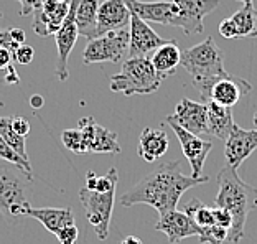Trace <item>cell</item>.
<instances>
[{
    "instance_id": "obj_1",
    "label": "cell",
    "mask_w": 257,
    "mask_h": 244,
    "mask_svg": "<svg viewBox=\"0 0 257 244\" xmlns=\"http://www.w3.org/2000/svg\"><path fill=\"white\" fill-rule=\"evenodd\" d=\"M209 182L208 177H191L182 172L180 160L165 162L140 178L134 187L120 196L122 206L149 205L162 214L177 210L182 195L193 187Z\"/></svg>"
},
{
    "instance_id": "obj_2",
    "label": "cell",
    "mask_w": 257,
    "mask_h": 244,
    "mask_svg": "<svg viewBox=\"0 0 257 244\" xmlns=\"http://www.w3.org/2000/svg\"><path fill=\"white\" fill-rule=\"evenodd\" d=\"M216 206L224 208L232 216V228L229 229L227 241L239 244L246 234V223L250 211L257 208V188L242 182L237 170L229 165L223 167L218 173V195Z\"/></svg>"
},
{
    "instance_id": "obj_3",
    "label": "cell",
    "mask_w": 257,
    "mask_h": 244,
    "mask_svg": "<svg viewBox=\"0 0 257 244\" xmlns=\"http://www.w3.org/2000/svg\"><path fill=\"white\" fill-rule=\"evenodd\" d=\"M32 182L30 172L9 162L0 164V214L9 228H14L22 218H27Z\"/></svg>"
},
{
    "instance_id": "obj_4",
    "label": "cell",
    "mask_w": 257,
    "mask_h": 244,
    "mask_svg": "<svg viewBox=\"0 0 257 244\" xmlns=\"http://www.w3.org/2000/svg\"><path fill=\"white\" fill-rule=\"evenodd\" d=\"M163 79L165 76L154 68L150 58H127L120 71L110 76V91L124 92L127 97L134 94H152L160 88Z\"/></svg>"
},
{
    "instance_id": "obj_5",
    "label": "cell",
    "mask_w": 257,
    "mask_h": 244,
    "mask_svg": "<svg viewBox=\"0 0 257 244\" xmlns=\"http://www.w3.org/2000/svg\"><path fill=\"white\" fill-rule=\"evenodd\" d=\"M180 65L186 69V73L191 74L193 84L221 76V74L226 73L224 53L216 45L213 37H208L204 42L182 51Z\"/></svg>"
},
{
    "instance_id": "obj_6",
    "label": "cell",
    "mask_w": 257,
    "mask_h": 244,
    "mask_svg": "<svg viewBox=\"0 0 257 244\" xmlns=\"http://www.w3.org/2000/svg\"><path fill=\"white\" fill-rule=\"evenodd\" d=\"M200 92L201 99L206 102H216L223 107H234L236 104L241 101L242 96L249 94L252 91L249 81L231 76L229 73H224L221 76L211 78L208 81H201V83L193 84Z\"/></svg>"
},
{
    "instance_id": "obj_7",
    "label": "cell",
    "mask_w": 257,
    "mask_h": 244,
    "mask_svg": "<svg viewBox=\"0 0 257 244\" xmlns=\"http://www.w3.org/2000/svg\"><path fill=\"white\" fill-rule=\"evenodd\" d=\"M128 55V30L120 28L101 37L87 40L83 51L84 65L92 63H119Z\"/></svg>"
},
{
    "instance_id": "obj_8",
    "label": "cell",
    "mask_w": 257,
    "mask_h": 244,
    "mask_svg": "<svg viewBox=\"0 0 257 244\" xmlns=\"http://www.w3.org/2000/svg\"><path fill=\"white\" fill-rule=\"evenodd\" d=\"M114 196L115 190L107 191V193H99V191L87 188L79 190V200L86 210V218L96 229V234L101 241L107 239L109 236L110 219H112L114 211Z\"/></svg>"
},
{
    "instance_id": "obj_9",
    "label": "cell",
    "mask_w": 257,
    "mask_h": 244,
    "mask_svg": "<svg viewBox=\"0 0 257 244\" xmlns=\"http://www.w3.org/2000/svg\"><path fill=\"white\" fill-rule=\"evenodd\" d=\"M81 0H69V10L61 23L60 30L55 33L58 60H56V76L60 81H66L68 73V60L69 55L76 45V40L79 37L78 23H76V9Z\"/></svg>"
},
{
    "instance_id": "obj_10",
    "label": "cell",
    "mask_w": 257,
    "mask_h": 244,
    "mask_svg": "<svg viewBox=\"0 0 257 244\" xmlns=\"http://www.w3.org/2000/svg\"><path fill=\"white\" fill-rule=\"evenodd\" d=\"M165 122L172 127L175 136H177L180 144H182L183 155L186 157V160H188V164L191 167V177H203L204 162H206V157L213 149L211 141L201 139L200 136H195V134L185 131L183 127H180L170 117H167Z\"/></svg>"
},
{
    "instance_id": "obj_11",
    "label": "cell",
    "mask_w": 257,
    "mask_h": 244,
    "mask_svg": "<svg viewBox=\"0 0 257 244\" xmlns=\"http://www.w3.org/2000/svg\"><path fill=\"white\" fill-rule=\"evenodd\" d=\"M78 129L83 134L84 150L94 154H119L120 145L117 134L109 131L107 127L99 126L92 117H83L79 120Z\"/></svg>"
},
{
    "instance_id": "obj_12",
    "label": "cell",
    "mask_w": 257,
    "mask_h": 244,
    "mask_svg": "<svg viewBox=\"0 0 257 244\" xmlns=\"http://www.w3.org/2000/svg\"><path fill=\"white\" fill-rule=\"evenodd\" d=\"M168 40L162 38L147 22L139 19L131 12V23H128V58L147 56L150 51H155L165 45Z\"/></svg>"
},
{
    "instance_id": "obj_13",
    "label": "cell",
    "mask_w": 257,
    "mask_h": 244,
    "mask_svg": "<svg viewBox=\"0 0 257 244\" xmlns=\"http://www.w3.org/2000/svg\"><path fill=\"white\" fill-rule=\"evenodd\" d=\"M178 7V28L186 35L204 32L203 19L219 5V0H172Z\"/></svg>"
},
{
    "instance_id": "obj_14",
    "label": "cell",
    "mask_w": 257,
    "mask_h": 244,
    "mask_svg": "<svg viewBox=\"0 0 257 244\" xmlns=\"http://www.w3.org/2000/svg\"><path fill=\"white\" fill-rule=\"evenodd\" d=\"M257 149V129H242L234 124L229 137L224 141V157L226 165L232 168L241 167L244 160L250 157V154Z\"/></svg>"
},
{
    "instance_id": "obj_15",
    "label": "cell",
    "mask_w": 257,
    "mask_h": 244,
    "mask_svg": "<svg viewBox=\"0 0 257 244\" xmlns=\"http://www.w3.org/2000/svg\"><path fill=\"white\" fill-rule=\"evenodd\" d=\"M168 117L195 136L208 134V104L195 102L188 97H183L175 107V112Z\"/></svg>"
},
{
    "instance_id": "obj_16",
    "label": "cell",
    "mask_w": 257,
    "mask_h": 244,
    "mask_svg": "<svg viewBox=\"0 0 257 244\" xmlns=\"http://www.w3.org/2000/svg\"><path fill=\"white\" fill-rule=\"evenodd\" d=\"M128 10L144 22L162 23V25L178 27V7L172 0L159 2H140V0H125Z\"/></svg>"
},
{
    "instance_id": "obj_17",
    "label": "cell",
    "mask_w": 257,
    "mask_h": 244,
    "mask_svg": "<svg viewBox=\"0 0 257 244\" xmlns=\"http://www.w3.org/2000/svg\"><path fill=\"white\" fill-rule=\"evenodd\" d=\"M155 229L165 234L168 242L172 244H178L186 237H198L201 234V228H198L188 214L177 210L162 214L159 221L155 223Z\"/></svg>"
},
{
    "instance_id": "obj_18",
    "label": "cell",
    "mask_w": 257,
    "mask_h": 244,
    "mask_svg": "<svg viewBox=\"0 0 257 244\" xmlns=\"http://www.w3.org/2000/svg\"><path fill=\"white\" fill-rule=\"evenodd\" d=\"M128 23H131V10L125 0H104L102 4H99L97 10L96 38L104 33L125 28Z\"/></svg>"
},
{
    "instance_id": "obj_19",
    "label": "cell",
    "mask_w": 257,
    "mask_h": 244,
    "mask_svg": "<svg viewBox=\"0 0 257 244\" xmlns=\"http://www.w3.org/2000/svg\"><path fill=\"white\" fill-rule=\"evenodd\" d=\"M27 216L37 219L51 234H58L63 228L74 226L76 219L71 208H28Z\"/></svg>"
},
{
    "instance_id": "obj_20",
    "label": "cell",
    "mask_w": 257,
    "mask_h": 244,
    "mask_svg": "<svg viewBox=\"0 0 257 244\" xmlns=\"http://www.w3.org/2000/svg\"><path fill=\"white\" fill-rule=\"evenodd\" d=\"M168 141L167 132H163L160 129H152V127H145L139 136V147L137 154L142 157L145 162H155L157 159H160L167 154Z\"/></svg>"
},
{
    "instance_id": "obj_21",
    "label": "cell",
    "mask_w": 257,
    "mask_h": 244,
    "mask_svg": "<svg viewBox=\"0 0 257 244\" xmlns=\"http://www.w3.org/2000/svg\"><path fill=\"white\" fill-rule=\"evenodd\" d=\"M208 104V136H213L219 141H226L234 127L231 107H223L216 102Z\"/></svg>"
},
{
    "instance_id": "obj_22",
    "label": "cell",
    "mask_w": 257,
    "mask_h": 244,
    "mask_svg": "<svg viewBox=\"0 0 257 244\" xmlns=\"http://www.w3.org/2000/svg\"><path fill=\"white\" fill-rule=\"evenodd\" d=\"M180 60H182V50L178 48L177 40H168L165 45L157 48L150 58L154 68L165 78L175 74L177 66L180 65Z\"/></svg>"
},
{
    "instance_id": "obj_23",
    "label": "cell",
    "mask_w": 257,
    "mask_h": 244,
    "mask_svg": "<svg viewBox=\"0 0 257 244\" xmlns=\"http://www.w3.org/2000/svg\"><path fill=\"white\" fill-rule=\"evenodd\" d=\"M99 0H81L76 9V23H78V32L87 40L96 38V27H97V10Z\"/></svg>"
},
{
    "instance_id": "obj_24",
    "label": "cell",
    "mask_w": 257,
    "mask_h": 244,
    "mask_svg": "<svg viewBox=\"0 0 257 244\" xmlns=\"http://www.w3.org/2000/svg\"><path fill=\"white\" fill-rule=\"evenodd\" d=\"M237 28L239 38H255L257 37V9L254 4H244L234 15H231Z\"/></svg>"
},
{
    "instance_id": "obj_25",
    "label": "cell",
    "mask_w": 257,
    "mask_h": 244,
    "mask_svg": "<svg viewBox=\"0 0 257 244\" xmlns=\"http://www.w3.org/2000/svg\"><path fill=\"white\" fill-rule=\"evenodd\" d=\"M183 213H186L188 216L195 221L198 228H209L214 224V216H213V208L206 206L201 200L193 198L188 203L183 205Z\"/></svg>"
},
{
    "instance_id": "obj_26",
    "label": "cell",
    "mask_w": 257,
    "mask_h": 244,
    "mask_svg": "<svg viewBox=\"0 0 257 244\" xmlns=\"http://www.w3.org/2000/svg\"><path fill=\"white\" fill-rule=\"evenodd\" d=\"M0 136L10 145V149H14L22 159L28 160L27 149H25V137L19 136L14 131V127H12V117H0Z\"/></svg>"
},
{
    "instance_id": "obj_27",
    "label": "cell",
    "mask_w": 257,
    "mask_h": 244,
    "mask_svg": "<svg viewBox=\"0 0 257 244\" xmlns=\"http://www.w3.org/2000/svg\"><path fill=\"white\" fill-rule=\"evenodd\" d=\"M0 160L4 162H9V164H14L17 167L23 168V170L30 172L32 173V167H30V162L22 159V157L15 152L14 149H10V145L4 141V137L0 136Z\"/></svg>"
},
{
    "instance_id": "obj_28",
    "label": "cell",
    "mask_w": 257,
    "mask_h": 244,
    "mask_svg": "<svg viewBox=\"0 0 257 244\" xmlns=\"http://www.w3.org/2000/svg\"><path fill=\"white\" fill-rule=\"evenodd\" d=\"M61 141L63 145L68 150H71L74 154H84V141H83V134L79 129H66L61 134Z\"/></svg>"
},
{
    "instance_id": "obj_29",
    "label": "cell",
    "mask_w": 257,
    "mask_h": 244,
    "mask_svg": "<svg viewBox=\"0 0 257 244\" xmlns=\"http://www.w3.org/2000/svg\"><path fill=\"white\" fill-rule=\"evenodd\" d=\"M227 236H229V231L213 224L209 228H201V234L198 236V239L201 244H223L227 241Z\"/></svg>"
},
{
    "instance_id": "obj_30",
    "label": "cell",
    "mask_w": 257,
    "mask_h": 244,
    "mask_svg": "<svg viewBox=\"0 0 257 244\" xmlns=\"http://www.w3.org/2000/svg\"><path fill=\"white\" fill-rule=\"evenodd\" d=\"M117 182H119V175H117V168H109V172L106 175L99 177L97 178V185H96V190L99 193H107V191H112L117 187Z\"/></svg>"
},
{
    "instance_id": "obj_31",
    "label": "cell",
    "mask_w": 257,
    "mask_h": 244,
    "mask_svg": "<svg viewBox=\"0 0 257 244\" xmlns=\"http://www.w3.org/2000/svg\"><path fill=\"white\" fill-rule=\"evenodd\" d=\"M213 216H214V224L219 226V228H224L229 231L232 228V216L231 213L224 210L221 206H216L213 208Z\"/></svg>"
},
{
    "instance_id": "obj_32",
    "label": "cell",
    "mask_w": 257,
    "mask_h": 244,
    "mask_svg": "<svg viewBox=\"0 0 257 244\" xmlns=\"http://www.w3.org/2000/svg\"><path fill=\"white\" fill-rule=\"evenodd\" d=\"M78 236H79V231L74 224V226H68V228H63L60 233L56 234V239L61 244H76Z\"/></svg>"
},
{
    "instance_id": "obj_33",
    "label": "cell",
    "mask_w": 257,
    "mask_h": 244,
    "mask_svg": "<svg viewBox=\"0 0 257 244\" xmlns=\"http://www.w3.org/2000/svg\"><path fill=\"white\" fill-rule=\"evenodd\" d=\"M33 56H35V51L32 46L28 45H20L19 50L15 51L14 55V60L17 63H20V65H28V63L33 61Z\"/></svg>"
},
{
    "instance_id": "obj_34",
    "label": "cell",
    "mask_w": 257,
    "mask_h": 244,
    "mask_svg": "<svg viewBox=\"0 0 257 244\" xmlns=\"http://www.w3.org/2000/svg\"><path fill=\"white\" fill-rule=\"evenodd\" d=\"M219 33L223 35L224 38H239L237 37V28H236V23L231 17H227L223 22L219 23Z\"/></svg>"
},
{
    "instance_id": "obj_35",
    "label": "cell",
    "mask_w": 257,
    "mask_h": 244,
    "mask_svg": "<svg viewBox=\"0 0 257 244\" xmlns=\"http://www.w3.org/2000/svg\"><path fill=\"white\" fill-rule=\"evenodd\" d=\"M0 46L5 48V50H9L12 55H15V51L19 50L20 45L15 43L14 40H12L9 28H2V30H0Z\"/></svg>"
},
{
    "instance_id": "obj_36",
    "label": "cell",
    "mask_w": 257,
    "mask_h": 244,
    "mask_svg": "<svg viewBox=\"0 0 257 244\" xmlns=\"http://www.w3.org/2000/svg\"><path fill=\"white\" fill-rule=\"evenodd\" d=\"M20 4V15H30L35 10L42 9L46 0H17Z\"/></svg>"
},
{
    "instance_id": "obj_37",
    "label": "cell",
    "mask_w": 257,
    "mask_h": 244,
    "mask_svg": "<svg viewBox=\"0 0 257 244\" xmlns=\"http://www.w3.org/2000/svg\"><path fill=\"white\" fill-rule=\"evenodd\" d=\"M12 127H14V131L22 137H27L28 134H30V122L25 117H20V115L12 117Z\"/></svg>"
},
{
    "instance_id": "obj_38",
    "label": "cell",
    "mask_w": 257,
    "mask_h": 244,
    "mask_svg": "<svg viewBox=\"0 0 257 244\" xmlns=\"http://www.w3.org/2000/svg\"><path fill=\"white\" fill-rule=\"evenodd\" d=\"M12 60H14V55H12L9 50L0 48V71L7 69L12 65Z\"/></svg>"
},
{
    "instance_id": "obj_39",
    "label": "cell",
    "mask_w": 257,
    "mask_h": 244,
    "mask_svg": "<svg viewBox=\"0 0 257 244\" xmlns=\"http://www.w3.org/2000/svg\"><path fill=\"white\" fill-rule=\"evenodd\" d=\"M9 32H10V37L12 40H14L15 43H19V45H25V32L22 30V28H9Z\"/></svg>"
},
{
    "instance_id": "obj_40",
    "label": "cell",
    "mask_w": 257,
    "mask_h": 244,
    "mask_svg": "<svg viewBox=\"0 0 257 244\" xmlns=\"http://www.w3.org/2000/svg\"><path fill=\"white\" fill-rule=\"evenodd\" d=\"M5 71H7V74H5V83L7 84H19L20 83V78H19V74H17L14 65H10Z\"/></svg>"
},
{
    "instance_id": "obj_41",
    "label": "cell",
    "mask_w": 257,
    "mask_h": 244,
    "mask_svg": "<svg viewBox=\"0 0 257 244\" xmlns=\"http://www.w3.org/2000/svg\"><path fill=\"white\" fill-rule=\"evenodd\" d=\"M97 175L94 172H87L86 173V188L87 190H96V185H97Z\"/></svg>"
},
{
    "instance_id": "obj_42",
    "label": "cell",
    "mask_w": 257,
    "mask_h": 244,
    "mask_svg": "<svg viewBox=\"0 0 257 244\" xmlns=\"http://www.w3.org/2000/svg\"><path fill=\"white\" fill-rule=\"evenodd\" d=\"M43 104H45L43 96H40V94H33V96L30 97V106H32L33 109H42V107H43Z\"/></svg>"
},
{
    "instance_id": "obj_43",
    "label": "cell",
    "mask_w": 257,
    "mask_h": 244,
    "mask_svg": "<svg viewBox=\"0 0 257 244\" xmlns=\"http://www.w3.org/2000/svg\"><path fill=\"white\" fill-rule=\"evenodd\" d=\"M120 244H144V242L140 241L139 237H136V236H127Z\"/></svg>"
},
{
    "instance_id": "obj_44",
    "label": "cell",
    "mask_w": 257,
    "mask_h": 244,
    "mask_svg": "<svg viewBox=\"0 0 257 244\" xmlns=\"http://www.w3.org/2000/svg\"><path fill=\"white\" fill-rule=\"evenodd\" d=\"M241 2H242V4H250L252 0H241Z\"/></svg>"
},
{
    "instance_id": "obj_45",
    "label": "cell",
    "mask_w": 257,
    "mask_h": 244,
    "mask_svg": "<svg viewBox=\"0 0 257 244\" xmlns=\"http://www.w3.org/2000/svg\"><path fill=\"white\" fill-rule=\"evenodd\" d=\"M254 124L257 126V112H255V115H254Z\"/></svg>"
},
{
    "instance_id": "obj_46",
    "label": "cell",
    "mask_w": 257,
    "mask_h": 244,
    "mask_svg": "<svg viewBox=\"0 0 257 244\" xmlns=\"http://www.w3.org/2000/svg\"><path fill=\"white\" fill-rule=\"evenodd\" d=\"M56 2H68V0H56Z\"/></svg>"
},
{
    "instance_id": "obj_47",
    "label": "cell",
    "mask_w": 257,
    "mask_h": 244,
    "mask_svg": "<svg viewBox=\"0 0 257 244\" xmlns=\"http://www.w3.org/2000/svg\"><path fill=\"white\" fill-rule=\"evenodd\" d=\"M0 19H2V12H0Z\"/></svg>"
},
{
    "instance_id": "obj_48",
    "label": "cell",
    "mask_w": 257,
    "mask_h": 244,
    "mask_svg": "<svg viewBox=\"0 0 257 244\" xmlns=\"http://www.w3.org/2000/svg\"><path fill=\"white\" fill-rule=\"evenodd\" d=\"M0 48H2V46H0Z\"/></svg>"
}]
</instances>
